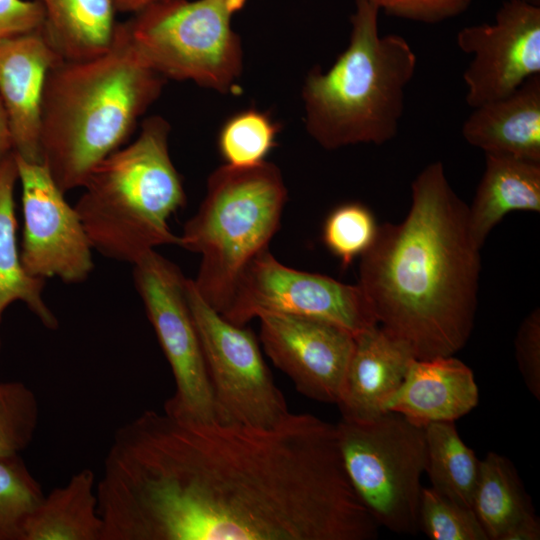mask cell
<instances>
[{
  "mask_svg": "<svg viewBox=\"0 0 540 540\" xmlns=\"http://www.w3.org/2000/svg\"><path fill=\"white\" fill-rule=\"evenodd\" d=\"M101 540H373L336 426L271 427L146 410L114 433L97 480Z\"/></svg>",
  "mask_w": 540,
  "mask_h": 540,
  "instance_id": "1",
  "label": "cell"
},
{
  "mask_svg": "<svg viewBox=\"0 0 540 540\" xmlns=\"http://www.w3.org/2000/svg\"><path fill=\"white\" fill-rule=\"evenodd\" d=\"M411 193L404 220L378 226L360 256L358 285L377 325L416 359L451 356L474 327L481 248L442 162L427 165Z\"/></svg>",
  "mask_w": 540,
  "mask_h": 540,
  "instance_id": "2",
  "label": "cell"
},
{
  "mask_svg": "<svg viewBox=\"0 0 540 540\" xmlns=\"http://www.w3.org/2000/svg\"><path fill=\"white\" fill-rule=\"evenodd\" d=\"M165 82L136 53L120 23L105 52L63 59L50 69L41 107V161L63 193L82 188L95 166L127 143Z\"/></svg>",
  "mask_w": 540,
  "mask_h": 540,
  "instance_id": "3",
  "label": "cell"
},
{
  "mask_svg": "<svg viewBox=\"0 0 540 540\" xmlns=\"http://www.w3.org/2000/svg\"><path fill=\"white\" fill-rule=\"evenodd\" d=\"M379 12L355 0L348 47L327 72L313 68L303 85L307 131L327 150L381 145L398 133L417 58L402 36L379 34Z\"/></svg>",
  "mask_w": 540,
  "mask_h": 540,
  "instance_id": "4",
  "label": "cell"
},
{
  "mask_svg": "<svg viewBox=\"0 0 540 540\" xmlns=\"http://www.w3.org/2000/svg\"><path fill=\"white\" fill-rule=\"evenodd\" d=\"M170 125L153 115L128 145L90 172L74 206L93 249L134 264L161 245H179L168 220L186 203L168 146Z\"/></svg>",
  "mask_w": 540,
  "mask_h": 540,
  "instance_id": "5",
  "label": "cell"
},
{
  "mask_svg": "<svg viewBox=\"0 0 540 540\" xmlns=\"http://www.w3.org/2000/svg\"><path fill=\"white\" fill-rule=\"evenodd\" d=\"M287 189L277 166L223 165L208 178L205 197L184 225L179 245L201 255L192 279L202 298L222 313L247 264L278 231Z\"/></svg>",
  "mask_w": 540,
  "mask_h": 540,
  "instance_id": "6",
  "label": "cell"
},
{
  "mask_svg": "<svg viewBox=\"0 0 540 540\" xmlns=\"http://www.w3.org/2000/svg\"><path fill=\"white\" fill-rule=\"evenodd\" d=\"M245 3L157 0L120 24L140 58L166 80L227 93L242 71L241 43L231 21Z\"/></svg>",
  "mask_w": 540,
  "mask_h": 540,
  "instance_id": "7",
  "label": "cell"
},
{
  "mask_svg": "<svg viewBox=\"0 0 540 540\" xmlns=\"http://www.w3.org/2000/svg\"><path fill=\"white\" fill-rule=\"evenodd\" d=\"M335 426L345 472L363 505L379 526L415 535L427 467L425 427L390 411L370 420L341 418Z\"/></svg>",
  "mask_w": 540,
  "mask_h": 540,
  "instance_id": "8",
  "label": "cell"
},
{
  "mask_svg": "<svg viewBox=\"0 0 540 540\" xmlns=\"http://www.w3.org/2000/svg\"><path fill=\"white\" fill-rule=\"evenodd\" d=\"M186 297L210 379L216 419L221 423L271 427L290 412L245 326L225 319L186 279Z\"/></svg>",
  "mask_w": 540,
  "mask_h": 540,
  "instance_id": "9",
  "label": "cell"
},
{
  "mask_svg": "<svg viewBox=\"0 0 540 540\" xmlns=\"http://www.w3.org/2000/svg\"><path fill=\"white\" fill-rule=\"evenodd\" d=\"M133 266L135 288L175 381V392L163 411L190 420L217 421L201 343L186 297L187 278L155 250Z\"/></svg>",
  "mask_w": 540,
  "mask_h": 540,
  "instance_id": "10",
  "label": "cell"
},
{
  "mask_svg": "<svg viewBox=\"0 0 540 540\" xmlns=\"http://www.w3.org/2000/svg\"><path fill=\"white\" fill-rule=\"evenodd\" d=\"M262 313L323 320L354 337L377 326L370 303L358 284L349 285L285 266L269 249L247 264L220 314L235 325L245 326Z\"/></svg>",
  "mask_w": 540,
  "mask_h": 540,
  "instance_id": "11",
  "label": "cell"
},
{
  "mask_svg": "<svg viewBox=\"0 0 540 540\" xmlns=\"http://www.w3.org/2000/svg\"><path fill=\"white\" fill-rule=\"evenodd\" d=\"M21 185L25 271L38 279L80 283L94 269L92 246L75 209L65 199L48 168L15 154Z\"/></svg>",
  "mask_w": 540,
  "mask_h": 540,
  "instance_id": "12",
  "label": "cell"
},
{
  "mask_svg": "<svg viewBox=\"0 0 540 540\" xmlns=\"http://www.w3.org/2000/svg\"><path fill=\"white\" fill-rule=\"evenodd\" d=\"M456 41L473 55L463 73L467 104L473 109L503 98L540 74V7L507 0L493 23L464 27Z\"/></svg>",
  "mask_w": 540,
  "mask_h": 540,
  "instance_id": "13",
  "label": "cell"
},
{
  "mask_svg": "<svg viewBox=\"0 0 540 540\" xmlns=\"http://www.w3.org/2000/svg\"><path fill=\"white\" fill-rule=\"evenodd\" d=\"M257 318L265 353L296 389L312 400L337 404L355 337L314 318L279 313Z\"/></svg>",
  "mask_w": 540,
  "mask_h": 540,
  "instance_id": "14",
  "label": "cell"
},
{
  "mask_svg": "<svg viewBox=\"0 0 540 540\" xmlns=\"http://www.w3.org/2000/svg\"><path fill=\"white\" fill-rule=\"evenodd\" d=\"M61 60L42 28L0 41V98L13 152L29 162L42 163L43 91L48 72Z\"/></svg>",
  "mask_w": 540,
  "mask_h": 540,
  "instance_id": "15",
  "label": "cell"
},
{
  "mask_svg": "<svg viewBox=\"0 0 540 540\" xmlns=\"http://www.w3.org/2000/svg\"><path fill=\"white\" fill-rule=\"evenodd\" d=\"M413 359L403 343L378 325L357 335L337 402L342 418L370 420L388 412Z\"/></svg>",
  "mask_w": 540,
  "mask_h": 540,
  "instance_id": "16",
  "label": "cell"
},
{
  "mask_svg": "<svg viewBox=\"0 0 540 540\" xmlns=\"http://www.w3.org/2000/svg\"><path fill=\"white\" fill-rule=\"evenodd\" d=\"M479 402L473 371L451 356L413 359L403 383L387 405L415 425L455 422Z\"/></svg>",
  "mask_w": 540,
  "mask_h": 540,
  "instance_id": "17",
  "label": "cell"
},
{
  "mask_svg": "<svg viewBox=\"0 0 540 540\" xmlns=\"http://www.w3.org/2000/svg\"><path fill=\"white\" fill-rule=\"evenodd\" d=\"M462 135L485 154L540 163V74L511 94L473 108Z\"/></svg>",
  "mask_w": 540,
  "mask_h": 540,
  "instance_id": "18",
  "label": "cell"
},
{
  "mask_svg": "<svg viewBox=\"0 0 540 540\" xmlns=\"http://www.w3.org/2000/svg\"><path fill=\"white\" fill-rule=\"evenodd\" d=\"M511 211L540 212V163L485 154V170L468 206L470 231L479 248Z\"/></svg>",
  "mask_w": 540,
  "mask_h": 540,
  "instance_id": "19",
  "label": "cell"
},
{
  "mask_svg": "<svg viewBox=\"0 0 540 540\" xmlns=\"http://www.w3.org/2000/svg\"><path fill=\"white\" fill-rule=\"evenodd\" d=\"M95 473L83 468L44 495L24 522L22 540H101Z\"/></svg>",
  "mask_w": 540,
  "mask_h": 540,
  "instance_id": "20",
  "label": "cell"
},
{
  "mask_svg": "<svg viewBox=\"0 0 540 540\" xmlns=\"http://www.w3.org/2000/svg\"><path fill=\"white\" fill-rule=\"evenodd\" d=\"M18 181L15 153L0 160V325L6 309L20 301L50 330L59 322L42 293L45 280L30 276L24 269L17 246L14 190ZM2 340L0 337V351Z\"/></svg>",
  "mask_w": 540,
  "mask_h": 540,
  "instance_id": "21",
  "label": "cell"
},
{
  "mask_svg": "<svg viewBox=\"0 0 540 540\" xmlns=\"http://www.w3.org/2000/svg\"><path fill=\"white\" fill-rule=\"evenodd\" d=\"M44 10L42 29L64 60H84L105 52L117 22L114 0H37Z\"/></svg>",
  "mask_w": 540,
  "mask_h": 540,
  "instance_id": "22",
  "label": "cell"
},
{
  "mask_svg": "<svg viewBox=\"0 0 540 540\" xmlns=\"http://www.w3.org/2000/svg\"><path fill=\"white\" fill-rule=\"evenodd\" d=\"M473 510L489 540L538 518L513 463L495 452L480 460Z\"/></svg>",
  "mask_w": 540,
  "mask_h": 540,
  "instance_id": "23",
  "label": "cell"
},
{
  "mask_svg": "<svg viewBox=\"0 0 540 540\" xmlns=\"http://www.w3.org/2000/svg\"><path fill=\"white\" fill-rule=\"evenodd\" d=\"M455 422L425 426L431 487L452 501L473 509L480 460L461 439Z\"/></svg>",
  "mask_w": 540,
  "mask_h": 540,
  "instance_id": "24",
  "label": "cell"
},
{
  "mask_svg": "<svg viewBox=\"0 0 540 540\" xmlns=\"http://www.w3.org/2000/svg\"><path fill=\"white\" fill-rule=\"evenodd\" d=\"M278 132V123L268 114L247 109L224 123L218 136V148L227 165L253 167L265 161L276 145Z\"/></svg>",
  "mask_w": 540,
  "mask_h": 540,
  "instance_id": "25",
  "label": "cell"
},
{
  "mask_svg": "<svg viewBox=\"0 0 540 540\" xmlns=\"http://www.w3.org/2000/svg\"><path fill=\"white\" fill-rule=\"evenodd\" d=\"M43 496L21 455L0 459V540H22L24 522Z\"/></svg>",
  "mask_w": 540,
  "mask_h": 540,
  "instance_id": "26",
  "label": "cell"
},
{
  "mask_svg": "<svg viewBox=\"0 0 540 540\" xmlns=\"http://www.w3.org/2000/svg\"><path fill=\"white\" fill-rule=\"evenodd\" d=\"M39 418V402L28 385L0 381V459L19 456L28 448Z\"/></svg>",
  "mask_w": 540,
  "mask_h": 540,
  "instance_id": "27",
  "label": "cell"
},
{
  "mask_svg": "<svg viewBox=\"0 0 540 540\" xmlns=\"http://www.w3.org/2000/svg\"><path fill=\"white\" fill-rule=\"evenodd\" d=\"M419 530L432 540H489L474 510L422 488Z\"/></svg>",
  "mask_w": 540,
  "mask_h": 540,
  "instance_id": "28",
  "label": "cell"
},
{
  "mask_svg": "<svg viewBox=\"0 0 540 540\" xmlns=\"http://www.w3.org/2000/svg\"><path fill=\"white\" fill-rule=\"evenodd\" d=\"M378 230L372 212L360 203L336 207L326 218L322 239L343 267L349 266L373 243Z\"/></svg>",
  "mask_w": 540,
  "mask_h": 540,
  "instance_id": "29",
  "label": "cell"
},
{
  "mask_svg": "<svg viewBox=\"0 0 540 540\" xmlns=\"http://www.w3.org/2000/svg\"><path fill=\"white\" fill-rule=\"evenodd\" d=\"M379 11L421 23H438L464 13L472 0H368Z\"/></svg>",
  "mask_w": 540,
  "mask_h": 540,
  "instance_id": "30",
  "label": "cell"
},
{
  "mask_svg": "<svg viewBox=\"0 0 540 540\" xmlns=\"http://www.w3.org/2000/svg\"><path fill=\"white\" fill-rule=\"evenodd\" d=\"M518 369L529 392L540 399V310L521 322L515 338Z\"/></svg>",
  "mask_w": 540,
  "mask_h": 540,
  "instance_id": "31",
  "label": "cell"
},
{
  "mask_svg": "<svg viewBox=\"0 0 540 540\" xmlns=\"http://www.w3.org/2000/svg\"><path fill=\"white\" fill-rule=\"evenodd\" d=\"M44 18L37 0H0V41L42 28Z\"/></svg>",
  "mask_w": 540,
  "mask_h": 540,
  "instance_id": "32",
  "label": "cell"
},
{
  "mask_svg": "<svg viewBox=\"0 0 540 540\" xmlns=\"http://www.w3.org/2000/svg\"><path fill=\"white\" fill-rule=\"evenodd\" d=\"M13 152L7 114L0 98V160Z\"/></svg>",
  "mask_w": 540,
  "mask_h": 540,
  "instance_id": "33",
  "label": "cell"
},
{
  "mask_svg": "<svg viewBox=\"0 0 540 540\" xmlns=\"http://www.w3.org/2000/svg\"><path fill=\"white\" fill-rule=\"evenodd\" d=\"M157 0H114L117 12L136 13Z\"/></svg>",
  "mask_w": 540,
  "mask_h": 540,
  "instance_id": "34",
  "label": "cell"
},
{
  "mask_svg": "<svg viewBox=\"0 0 540 540\" xmlns=\"http://www.w3.org/2000/svg\"><path fill=\"white\" fill-rule=\"evenodd\" d=\"M524 2L540 7V0H523Z\"/></svg>",
  "mask_w": 540,
  "mask_h": 540,
  "instance_id": "35",
  "label": "cell"
}]
</instances>
